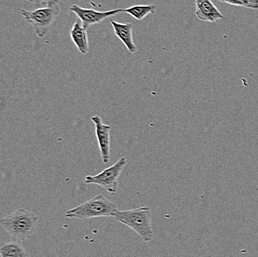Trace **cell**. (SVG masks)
<instances>
[{
	"mask_svg": "<svg viewBox=\"0 0 258 257\" xmlns=\"http://www.w3.org/2000/svg\"><path fill=\"white\" fill-rule=\"evenodd\" d=\"M0 223L2 228L12 237L18 240H26L37 232L39 218L34 213L19 208L2 219Z\"/></svg>",
	"mask_w": 258,
	"mask_h": 257,
	"instance_id": "obj_1",
	"label": "cell"
},
{
	"mask_svg": "<svg viewBox=\"0 0 258 257\" xmlns=\"http://www.w3.org/2000/svg\"><path fill=\"white\" fill-rule=\"evenodd\" d=\"M112 217L116 222L126 225L135 231L144 242H149L153 239L150 209L148 207H140L127 211H117L113 214Z\"/></svg>",
	"mask_w": 258,
	"mask_h": 257,
	"instance_id": "obj_2",
	"label": "cell"
},
{
	"mask_svg": "<svg viewBox=\"0 0 258 257\" xmlns=\"http://www.w3.org/2000/svg\"><path fill=\"white\" fill-rule=\"evenodd\" d=\"M117 211L115 204L100 194L89 201L68 211L66 217L76 219L112 217L113 214Z\"/></svg>",
	"mask_w": 258,
	"mask_h": 257,
	"instance_id": "obj_3",
	"label": "cell"
},
{
	"mask_svg": "<svg viewBox=\"0 0 258 257\" xmlns=\"http://www.w3.org/2000/svg\"><path fill=\"white\" fill-rule=\"evenodd\" d=\"M59 3L45 6L34 11H21V15L30 24L32 25L36 34L42 38L47 35L56 18L60 13Z\"/></svg>",
	"mask_w": 258,
	"mask_h": 257,
	"instance_id": "obj_4",
	"label": "cell"
},
{
	"mask_svg": "<svg viewBox=\"0 0 258 257\" xmlns=\"http://www.w3.org/2000/svg\"><path fill=\"white\" fill-rule=\"evenodd\" d=\"M126 165V159L121 158L112 166L108 167L96 176H87L85 182L87 184L100 186L110 194L117 192L119 179Z\"/></svg>",
	"mask_w": 258,
	"mask_h": 257,
	"instance_id": "obj_5",
	"label": "cell"
},
{
	"mask_svg": "<svg viewBox=\"0 0 258 257\" xmlns=\"http://www.w3.org/2000/svg\"><path fill=\"white\" fill-rule=\"evenodd\" d=\"M70 10L78 16V18L81 20L82 26L86 29L93 25L102 23L109 17L124 12V9H114L108 12H97L93 9H83L77 5L72 6Z\"/></svg>",
	"mask_w": 258,
	"mask_h": 257,
	"instance_id": "obj_6",
	"label": "cell"
},
{
	"mask_svg": "<svg viewBox=\"0 0 258 257\" xmlns=\"http://www.w3.org/2000/svg\"><path fill=\"white\" fill-rule=\"evenodd\" d=\"M91 121L95 125L96 134H97L102 160L105 165H107L111 159V148H110L111 126L104 124L101 118L99 116L91 117Z\"/></svg>",
	"mask_w": 258,
	"mask_h": 257,
	"instance_id": "obj_7",
	"label": "cell"
},
{
	"mask_svg": "<svg viewBox=\"0 0 258 257\" xmlns=\"http://www.w3.org/2000/svg\"><path fill=\"white\" fill-rule=\"evenodd\" d=\"M195 14L201 21L215 23L223 18V16L211 0H195Z\"/></svg>",
	"mask_w": 258,
	"mask_h": 257,
	"instance_id": "obj_8",
	"label": "cell"
},
{
	"mask_svg": "<svg viewBox=\"0 0 258 257\" xmlns=\"http://www.w3.org/2000/svg\"><path fill=\"white\" fill-rule=\"evenodd\" d=\"M111 25L114 28V34L126 47L130 53H135L137 47L133 40L132 28L133 26L130 23H120L111 20Z\"/></svg>",
	"mask_w": 258,
	"mask_h": 257,
	"instance_id": "obj_9",
	"label": "cell"
},
{
	"mask_svg": "<svg viewBox=\"0 0 258 257\" xmlns=\"http://www.w3.org/2000/svg\"><path fill=\"white\" fill-rule=\"evenodd\" d=\"M86 28L77 22L70 31L71 37L76 45L79 52L83 55H87L89 51V39Z\"/></svg>",
	"mask_w": 258,
	"mask_h": 257,
	"instance_id": "obj_10",
	"label": "cell"
},
{
	"mask_svg": "<svg viewBox=\"0 0 258 257\" xmlns=\"http://www.w3.org/2000/svg\"><path fill=\"white\" fill-rule=\"evenodd\" d=\"M1 257H31L22 244L16 242H7L1 246Z\"/></svg>",
	"mask_w": 258,
	"mask_h": 257,
	"instance_id": "obj_11",
	"label": "cell"
},
{
	"mask_svg": "<svg viewBox=\"0 0 258 257\" xmlns=\"http://www.w3.org/2000/svg\"><path fill=\"white\" fill-rule=\"evenodd\" d=\"M156 6L155 5H138L132 6L128 9H124V12L130 14L137 20H142L148 14H155Z\"/></svg>",
	"mask_w": 258,
	"mask_h": 257,
	"instance_id": "obj_12",
	"label": "cell"
},
{
	"mask_svg": "<svg viewBox=\"0 0 258 257\" xmlns=\"http://www.w3.org/2000/svg\"><path fill=\"white\" fill-rule=\"evenodd\" d=\"M232 6H242L247 9H258V0H218Z\"/></svg>",
	"mask_w": 258,
	"mask_h": 257,
	"instance_id": "obj_13",
	"label": "cell"
},
{
	"mask_svg": "<svg viewBox=\"0 0 258 257\" xmlns=\"http://www.w3.org/2000/svg\"><path fill=\"white\" fill-rule=\"evenodd\" d=\"M26 1L34 3V4L45 6H51V5L55 4V3H59L58 0H26Z\"/></svg>",
	"mask_w": 258,
	"mask_h": 257,
	"instance_id": "obj_14",
	"label": "cell"
}]
</instances>
